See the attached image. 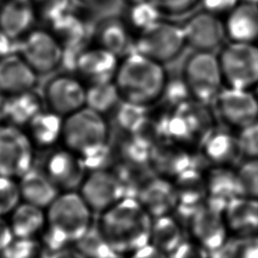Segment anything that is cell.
<instances>
[{"label": "cell", "instance_id": "ac0fdd59", "mask_svg": "<svg viewBox=\"0 0 258 258\" xmlns=\"http://www.w3.org/2000/svg\"><path fill=\"white\" fill-rule=\"evenodd\" d=\"M55 34L63 47L85 46L93 39L94 26L90 14L84 13L76 6L46 25Z\"/></svg>", "mask_w": 258, "mask_h": 258}, {"label": "cell", "instance_id": "603a6c76", "mask_svg": "<svg viewBox=\"0 0 258 258\" xmlns=\"http://www.w3.org/2000/svg\"><path fill=\"white\" fill-rule=\"evenodd\" d=\"M150 164L158 175L172 179L191 166V157L183 145L169 140L152 148Z\"/></svg>", "mask_w": 258, "mask_h": 258}, {"label": "cell", "instance_id": "d6a6232c", "mask_svg": "<svg viewBox=\"0 0 258 258\" xmlns=\"http://www.w3.org/2000/svg\"><path fill=\"white\" fill-rule=\"evenodd\" d=\"M122 98L119 90L113 81L88 84L86 91V107L107 114L115 110Z\"/></svg>", "mask_w": 258, "mask_h": 258}, {"label": "cell", "instance_id": "b9f144b4", "mask_svg": "<svg viewBox=\"0 0 258 258\" xmlns=\"http://www.w3.org/2000/svg\"><path fill=\"white\" fill-rule=\"evenodd\" d=\"M237 136L242 155L246 158H258V120L239 130Z\"/></svg>", "mask_w": 258, "mask_h": 258}, {"label": "cell", "instance_id": "681fc988", "mask_svg": "<svg viewBox=\"0 0 258 258\" xmlns=\"http://www.w3.org/2000/svg\"><path fill=\"white\" fill-rule=\"evenodd\" d=\"M49 258H88L85 254H83L79 249L66 247L54 251Z\"/></svg>", "mask_w": 258, "mask_h": 258}, {"label": "cell", "instance_id": "f5cc1de1", "mask_svg": "<svg viewBox=\"0 0 258 258\" xmlns=\"http://www.w3.org/2000/svg\"><path fill=\"white\" fill-rule=\"evenodd\" d=\"M78 4L80 5H87V6H91L93 4H97L98 2H100L101 0H76Z\"/></svg>", "mask_w": 258, "mask_h": 258}, {"label": "cell", "instance_id": "9c48e42d", "mask_svg": "<svg viewBox=\"0 0 258 258\" xmlns=\"http://www.w3.org/2000/svg\"><path fill=\"white\" fill-rule=\"evenodd\" d=\"M185 44L182 26L159 20L139 31L135 39L134 51L163 64L175 58Z\"/></svg>", "mask_w": 258, "mask_h": 258}, {"label": "cell", "instance_id": "83f0119b", "mask_svg": "<svg viewBox=\"0 0 258 258\" xmlns=\"http://www.w3.org/2000/svg\"><path fill=\"white\" fill-rule=\"evenodd\" d=\"M14 238H36L46 225L45 209L21 202L8 219Z\"/></svg>", "mask_w": 258, "mask_h": 258}, {"label": "cell", "instance_id": "f1b7e54d", "mask_svg": "<svg viewBox=\"0 0 258 258\" xmlns=\"http://www.w3.org/2000/svg\"><path fill=\"white\" fill-rule=\"evenodd\" d=\"M206 175L208 199L224 205L241 196L236 169L232 166L214 165Z\"/></svg>", "mask_w": 258, "mask_h": 258}, {"label": "cell", "instance_id": "d6986e66", "mask_svg": "<svg viewBox=\"0 0 258 258\" xmlns=\"http://www.w3.org/2000/svg\"><path fill=\"white\" fill-rule=\"evenodd\" d=\"M136 199L152 218L170 215L178 206L172 180L160 175L142 183Z\"/></svg>", "mask_w": 258, "mask_h": 258}, {"label": "cell", "instance_id": "5b68a950", "mask_svg": "<svg viewBox=\"0 0 258 258\" xmlns=\"http://www.w3.org/2000/svg\"><path fill=\"white\" fill-rule=\"evenodd\" d=\"M15 49L39 77L61 69L63 45L47 26H35L16 42Z\"/></svg>", "mask_w": 258, "mask_h": 258}, {"label": "cell", "instance_id": "8d00e7d4", "mask_svg": "<svg viewBox=\"0 0 258 258\" xmlns=\"http://www.w3.org/2000/svg\"><path fill=\"white\" fill-rule=\"evenodd\" d=\"M241 196L258 199V158H246L236 168Z\"/></svg>", "mask_w": 258, "mask_h": 258}, {"label": "cell", "instance_id": "f546056e", "mask_svg": "<svg viewBox=\"0 0 258 258\" xmlns=\"http://www.w3.org/2000/svg\"><path fill=\"white\" fill-rule=\"evenodd\" d=\"M63 117L47 109L41 110L27 123V134L34 146L49 147L62 135Z\"/></svg>", "mask_w": 258, "mask_h": 258}, {"label": "cell", "instance_id": "ab89813d", "mask_svg": "<svg viewBox=\"0 0 258 258\" xmlns=\"http://www.w3.org/2000/svg\"><path fill=\"white\" fill-rule=\"evenodd\" d=\"M39 20L46 25L77 6L76 0H32Z\"/></svg>", "mask_w": 258, "mask_h": 258}, {"label": "cell", "instance_id": "4dcf8cb0", "mask_svg": "<svg viewBox=\"0 0 258 258\" xmlns=\"http://www.w3.org/2000/svg\"><path fill=\"white\" fill-rule=\"evenodd\" d=\"M184 240L179 222L171 215L152 219L149 243L167 255L173 252Z\"/></svg>", "mask_w": 258, "mask_h": 258}, {"label": "cell", "instance_id": "db71d44e", "mask_svg": "<svg viewBox=\"0 0 258 258\" xmlns=\"http://www.w3.org/2000/svg\"><path fill=\"white\" fill-rule=\"evenodd\" d=\"M122 1H124L126 4H128V5L130 6V5H133V4H136V3H139V2L145 1V0H122Z\"/></svg>", "mask_w": 258, "mask_h": 258}, {"label": "cell", "instance_id": "7bdbcfd3", "mask_svg": "<svg viewBox=\"0 0 258 258\" xmlns=\"http://www.w3.org/2000/svg\"><path fill=\"white\" fill-rule=\"evenodd\" d=\"M163 97L166 98L170 103L175 104V107L188 101V98H191L183 78L172 79L171 81L167 80L161 98Z\"/></svg>", "mask_w": 258, "mask_h": 258}, {"label": "cell", "instance_id": "7c38bea8", "mask_svg": "<svg viewBox=\"0 0 258 258\" xmlns=\"http://www.w3.org/2000/svg\"><path fill=\"white\" fill-rule=\"evenodd\" d=\"M79 192L93 212L101 214L126 197V184L114 171L97 168L86 174Z\"/></svg>", "mask_w": 258, "mask_h": 258}, {"label": "cell", "instance_id": "ee69618b", "mask_svg": "<svg viewBox=\"0 0 258 258\" xmlns=\"http://www.w3.org/2000/svg\"><path fill=\"white\" fill-rule=\"evenodd\" d=\"M215 253L209 251L195 240H183L180 245L171 252L169 258H213Z\"/></svg>", "mask_w": 258, "mask_h": 258}, {"label": "cell", "instance_id": "ba28073f", "mask_svg": "<svg viewBox=\"0 0 258 258\" xmlns=\"http://www.w3.org/2000/svg\"><path fill=\"white\" fill-rule=\"evenodd\" d=\"M225 208L224 205L207 199L186 217L192 240L213 253L220 251L230 236Z\"/></svg>", "mask_w": 258, "mask_h": 258}, {"label": "cell", "instance_id": "6f0895ef", "mask_svg": "<svg viewBox=\"0 0 258 258\" xmlns=\"http://www.w3.org/2000/svg\"><path fill=\"white\" fill-rule=\"evenodd\" d=\"M115 258H118V257H115Z\"/></svg>", "mask_w": 258, "mask_h": 258}, {"label": "cell", "instance_id": "836d02e7", "mask_svg": "<svg viewBox=\"0 0 258 258\" xmlns=\"http://www.w3.org/2000/svg\"><path fill=\"white\" fill-rule=\"evenodd\" d=\"M75 245L88 258H115L118 256L112 250L98 227H91Z\"/></svg>", "mask_w": 258, "mask_h": 258}, {"label": "cell", "instance_id": "680465c9", "mask_svg": "<svg viewBox=\"0 0 258 258\" xmlns=\"http://www.w3.org/2000/svg\"><path fill=\"white\" fill-rule=\"evenodd\" d=\"M0 258H1V257H0Z\"/></svg>", "mask_w": 258, "mask_h": 258}, {"label": "cell", "instance_id": "d590c367", "mask_svg": "<svg viewBox=\"0 0 258 258\" xmlns=\"http://www.w3.org/2000/svg\"><path fill=\"white\" fill-rule=\"evenodd\" d=\"M161 11L150 0H145L129 6L127 18L129 24L139 31L148 28L160 20Z\"/></svg>", "mask_w": 258, "mask_h": 258}, {"label": "cell", "instance_id": "816d5d0a", "mask_svg": "<svg viewBox=\"0 0 258 258\" xmlns=\"http://www.w3.org/2000/svg\"><path fill=\"white\" fill-rule=\"evenodd\" d=\"M10 95L0 92V124L7 123Z\"/></svg>", "mask_w": 258, "mask_h": 258}, {"label": "cell", "instance_id": "d4e9b609", "mask_svg": "<svg viewBox=\"0 0 258 258\" xmlns=\"http://www.w3.org/2000/svg\"><path fill=\"white\" fill-rule=\"evenodd\" d=\"M178 206L187 214L208 199L206 175L192 166L181 171L172 179Z\"/></svg>", "mask_w": 258, "mask_h": 258}, {"label": "cell", "instance_id": "f907efd6", "mask_svg": "<svg viewBox=\"0 0 258 258\" xmlns=\"http://www.w3.org/2000/svg\"><path fill=\"white\" fill-rule=\"evenodd\" d=\"M16 42L7 36L0 28V58L7 53L15 50Z\"/></svg>", "mask_w": 258, "mask_h": 258}, {"label": "cell", "instance_id": "7402d4cb", "mask_svg": "<svg viewBox=\"0 0 258 258\" xmlns=\"http://www.w3.org/2000/svg\"><path fill=\"white\" fill-rule=\"evenodd\" d=\"M230 235L258 236V199L239 196L225 208Z\"/></svg>", "mask_w": 258, "mask_h": 258}, {"label": "cell", "instance_id": "c3c4849f", "mask_svg": "<svg viewBox=\"0 0 258 258\" xmlns=\"http://www.w3.org/2000/svg\"><path fill=\"white\" fill-rule=\"evenodd\" d=\"M13 239L14 235L9 221L6 220L5 217L0 216V254L9 246Z\"/></svg>", "mask_w": 258, "mask_h": 258}, {"label": "cell", "instance_id": "7dc6e473", "mask_svg": "<svg viewBox=\"0 0 258 258\" xmlns=\"http://www.w3.org/2000/svg\"><path fill=\"white\" fill-rule=\"evenodd\" d=\"M127 258H169L166 253L156 248L151 243L134 250L127 255Z\"/></svg>", "mask_w": 258, "mask_h": 258}, {"label": "cell", "instance_id": "74e56055", "mask_svg": "<svg viewBox=\"0 0 258 258\" xmlns=\"http://www.w3.org/2000/svg\"><path fill=\"white\" fill-rule=\"evenodd\" d=\"M21 201L18 179L0 174V216L10 215Z\"/></svg>", "mask_w": 258, "mask_h": 258}, {"label": "cell", "instance_id": "52a82bcc", "mask_svg": "<svg viewBox=\"0 0 258 258\" xmlns=\"http://www.w3.org/2000/svg\"><path fill=\"white\" fill-rule=\"evenodd\" d=\"M219 57L224 82L228 87L251 90L258 84V46L231 41Z\"/></svg>", "mask_w": 258, "mask_h": 258}, {"label": "cell", "instance_id": "3957f363", "mask_svg": "<svg viewBox=\"0 0 258 258\" xmlns=\"http://www.w3.org/2000/svg\"><path fill=\"white\" fill-rule=\"evenodd\" d=\"M166 81L162 63L136 51L123 57L114 78L122 100L144 107L162 97Z\"/></svg>", "mask_w": 258, "mask_h": 258}, {"label": "cell", "instance_id": "44dd1931", "mask_svg": "<svg viewBox=\"0 0 258 258\" xmlns=\"http://www.w3.org/2000/svg\"><path fill=\"white\" fill-rule=\"evenodd\" d=\"M93 39L96 44L118 57H124L134 51L135 39L132 38L128 25L117 17H106L95 22Z\"/></svg>", "mask_w": 258, "mask_h": 258}, {"label": "cell", "instance_id": "4316f807", "mask_svg": "<svg viewBox=\"0 0 258 258\" xmlns=\"http://www.w3.org/2000/svg\"><path fill=\"white\" fill-rule=\"evenodd\" d=\"M23 202L46 209L58 196L59 189L43 170L31 167L18 178Z\"/></svg>", "mask_w": 258, "mask_h": 258}, {"label": "cell", "instance_id": "ffe728a7", "mask_svg": "<svg viewBox=\"0 0 258 258\" xmlns=\"http://www.w3.org/2000/svg\"><path fill=\"white\" fill-rule=\"evenodd\" d=\"M39 20L32 0H3L0 4V28L17 42Z\"/></svg>", "mask_w": 258, "mask_h": 258}, {"label": "cell", "instance_id": "2e32d148", "mask_svg": "<svg viewBox=\"0 0 258 258\" xmlns=\"http://www.w3.org/2000/svg\"><path fill=\"white\" fill-rule=\"evenodd\" d=\"M119 58L98 44H89L80 52L75 74L88 84L113 81L120 62Z\"/></svg>", "mask_w": 258, "mask_h": 258}, {"label": "cell", "instance_id": "60d3db41", "mask_svg": "<svg viewBox=\"0 0 258 258\" xmlns=\"http://www.w3.org/2000/svg\"><path fill=\"white\" fill-rule=\"evenodd\" d=\"M146 108L147 107L121 100L114 110L115 118L120 128L130 133L138 123L146 117Z\"/></svg>", "mask_w": 258, "mask_h": 258}, {"label": "cell", "instance_id": "f6af8a7d", "mask_svg": "<svg viewBox=\"0 0 258 258\" xmlns=\"http://www.w3.org/2000/svg\"><path fill=\"white\" fill-rule=\"evenodd\" d=\"M159 10L168 14H182L190 10L199 0H150Z\"/></svg>", "mask_w": 258, "mask_h": 258}, {"label": "cell", "instance_id": "7a4b0ae2", "mask_svg": "<svg viewBox=\"0 0 258 258\" xmlns=\"http://www.w3.org/2000/svg\"><path fill=\"white\" fill-rule=\"evenodd\" d=\"M43 245L52 252L75 245L92 227V214L79 191H61L45 209Z\"/></svg>", "mask_w": 258, "mask_h": 258}, {"label": "cell", "instance_id": "5bb4252c", "mask_svg": "<svg viewBox=\"0 0 258 258\" xmlns=\"http://www.w3.org/2000/svg\"><path fill=\"white\" fill-rule=\"evenodd\" d=\"M86 169L82 157L66 147L48 155L43 171L59 191H69L80 187L87 174Z\"/></svg>", "mask_w": 258, "mask_h": 258}, {"label": "cell", "instance_id": "e575fe53", "mask_svg": "<svg viewBox=\"0 0 258 258\" xmlns=\"http://www.w3.org/2000/svg\"><path fill=\"white\" fill-rule=\"evenodd\" d=\"M216 254L221 258H258V236H229Z\"/></svg>", "mask_w": 258, "mask_h": 258}, {"label": "cell", "instance_id": "11a10c76", "mask_svg": "<svg viewBox=\"0 0 258 258\" xmlns=\"http://www.w3.org/2000/svg\"><path fill=\"white\" fill-rule=\"evenodd\" d=\"M255 89V92H254V94H255V96L257 97V99H258V84L256 85V87L254 88Z\"/></svg>", "mask_w": 258, "mask_h": 258}, {"label": "cell", "instance_id": "1f68e13d", "mask_svg": "<svg viewBox=\"0 0 258 258\" xmlns=\"http://www.w3.org/2000/svg\"><path fill=\"white\" fill-rule=\"evenodd\" d=\"M43 103L42 96L37 94L34 89L10 95L7 123L17 126L27 125V123L42 110Z\"/></svg>", "mask_w": 258, "mask_h": 258}, {"label": "cell", "instance_id": "8fae6325", "mask_svg": "<svg viewBox=\"0 0 258 258\" xmlns=\"http://www.w3.org/2000/svg\"><path fill=\"white\" fill-rule=\"evenodd\" d=\"M85 82L70 72L54 73L43 87V101L47 108L63 118L86 106Z\"/></svg>", "mask_w": 258, "mask_h": 258}, {"label": "cell", "instance_id": "e0dca14e", "mask_svg": "<svg viewBox=\"0 0 258 258\" xmlns=\"http://www.w3.org/2000/svg\"><path fill=\"white\" fill-rule=\"evenodd\" d=\"M38 78L37 73L16 49L0 58V92L15 95L33 90Z\"/></svg>", "mask_w": 258, "mask_h": 258}, {"label": "cell", "instance_id": "bcb514c9", "mask_svg": "<svg viewBox=\"0 0 258 258\" xmlns=\"http://www.w3.org/2000/svg\"><path fill=\"white\" fill-rule=\"evenodd\" d=\"M206 11L213 14H228L238 4L239 0H201Z\"/></svg>", "mask_w": 258, "mask_h": 258}, {"label": "cell", "instance_id": "30bf717a", "mask_svg": "<svg viewBox=\"0 0 258 258\" xmlns=\"http://www.w3.org/2000/svg\"><path fill=\"white\" fill-rule=\"evenodd\" d=\"M34 145L20 126L0 124V174L19 178L33 164Z\"/></svg>", "mask_w": 258, "mask_h": 258}, {"label": "cell", "instance_id": "277c9868", "mask_svg": "<svg viewBox=\"0 0 258 258\" xmlns=\"http://www.w3.org/2000/svg\"><path fill=\"white\" fill-rule=\"evenodd\" d=\"M104 116L85 106L64 117L61 135L64 146L83 160L107 150L109 127Z\"/></svg>", "mask_w": 258, "mask_h": 258}, {"label": "cell", "instance_id": "4fadbf2b", "mask_svg": "<svg viewBox=\"0 0 258 258\" xmlns=\"http://www.w3.org/2000/svg\"><path fill=\"white\" fill-rule=\"evenodd\" d=\"M213 104L222 121L241 130L258 120V99L251 90L222 88Z\"/></svg>", "mask_w": 258, "mask_h": 258}, {"label": "cell", "instance_id": "8992f818", "mask_svg": "<svg viewBox=\"0 0 258 258\" xmlns=\"http://www.w3.org/2000/svg\"><path fill=\"white\" fill-rule=\"evenodd\" d=\"M182 78L191 98L203 104L213 103L224 82L219 57L212 51L196 50L183 66Z\"/></svg>", "mask_w": 258, "mask_h": 258}, {"label": "cell", "instance_id": "484cf974", "mask_svg": "<svg viewBox=\"0 0 258 258\" xmlns=\"http://www.w3.org/2000/svg\"><path fill=\"white\" fill-rule=\"evenodd\" d=\"M201 144L204 157L214 165L232 166L243 156L238 136L227 131L212 130Z\"/></svg>", "mask_w": 258, "mask_h": 258}, {"label": "cell", "instance_id": "6da1fadb", "mask_svg": "<svg viewBox=\"0 0 258 258\" xmlns=\"http://www.w3.org/2000/svg\"><path fill=\"white\" fill-rule=\"evenodd\" d=\"M152 217L136 198L124 197L100 214L98 229L119 255H128L149 243Z\"/></svg>", "mask_w": 258, "mask_h": 258}, {"label": "cell", "instance_id": "f35d334b", "mask_svg": "<svg viewBox=\"0 0 258 258\" xmlns=\"http://www.w3.org/2000/svg\"><path fill=\"white\" fill-rule=\"evenodd\" d=\"M42 245L36 238H14L0 256L1 258H40Z\"/></svg>", "mask_w": 258, "mask_h": 258}, {"label": "cell", "instance_id": "cb8c5ba5", "mask_svg": "<svg viewBox=\"0 0 258 258\" xmlns=\"http://www.w3.org/2000/svg\"><path fill=\"white\" fill-rule=\"evenodd\" d=\"M226 33L231 41L254 43L258 40V4L250 1L239 3L228 13Z\"/></svg>", "mask_w": 258, "mask_h": 258}, {"label": "cell", "instance_id": "9a60e30c", "mask_svg": "<svg viewBox=\"0 0 258 258\" xmlns=\"http://www.w3.org/2000/svg\"><path fill=\"white\" fill-rule=\"evenodd\" d=\"M182 29L186 44L200 51H213L227 36L225 23L219 15L206 10L190 16Z\"/></svg>", "mask_w": 258, "mask_h": 258}, {"label": "cell", "instance_id": "9f6ffc18", "mask_svg": "<svg viewBox=\"0 0 258 258\" xmlns=\"http://www.w3.org/2000/svg\"><path fill=\"white\" fill-rule=\"evenodd\" d=\"M2 1H3V0H0V4H1V3H2Z\"/></svg>", "mask_w": 258, "mask_h": 258}]
</instances>
